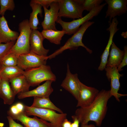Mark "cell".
Returning a JSON list of instances; mask_svg holds the SVG:
<instances>
[{
    "label": "cell",
    "mask_w": 127,
    "mask_h": 127,
    "mask_svg": "<svg viewBox=\"0 0 127 127\" xmlns=\"http://www.w3.org/2000/svg\"><path fill=\"white\" fill-rule=\"evenodd\" d=\"M0 15L2 16L6 11H13L15 5L13 0H0Z\"/></svg>",
    "instance_id": "cell-27"
},
{
    "label": "cell",
    "mask_w": 127,
    "mask_h": 127,
    "mask_svg": "<svg viewBox=\"0 0 127 127\" xmlns=\"http://www.w3.org/2000/svg\"><path fill=\"white\" fill-rule=\"evenodd\" d=\"M53 82L50 80L47 81L43 84L33 90L20 93L17 94L18 98L22 99L31 97H49L53 91L51 86Z\"/></svg>",
    "instance_id": "cell-17"
},
{
    "label": "cell",
    "mask_w": 127,
    "mask_h": 127,
    "mask_svg": "<svg viewBox=\"0 0 127 127\" xmlns=\"http://www.w3.org/2000/svg\"><path fill=\"white\" fill-rule=\"evenodd\" d=\"M4 123H0V127H3L4 126Z\"/></svg>",
    "instance_id": "cell-37"
},
{
    "label": "cell",
    "mask_w": 127,
    "mask_h": 127,
    "mask_svg": "<svg viewBox=\"0 0 127 127\" xmlns=\"http://www.w3.org/2000/svg\"><path fill=\"white\" fill-rule=\"evenodd\" d=\"M8 115L14 119L20 121L25 127H53L52 124L41 119H39L34 116L31 118L27 115L24 110L19 111L16 114H13L7 111Z\"/></svg>",
    "instance_id": "cell-9"
},
{
    "label": "cell",
    "mask_w": 127,
    "mask_h": 127,
    "mask_svg": "<svg viewBox=\"0 0 127 127\" xmlns=\"http://www.w3.org/2000/svg\"><path fill=\"white\" fill-rule=\"evenodd\" d=\"M10 86L16 95L29 91L30 86L24 75L17 76L9 80Z\"/></svg>",
    "instance_id": "cell-21"
},
{
    "label": "cell",
    "mask_w": 127,
    "mask_h": 127,
    "mask_svg": "<svg viewBox=\"0 0 127 127\" xmlns=\"http://www.w3.org/2000/svg\"><path fill=\"white\" fill-rule=\"evenodd\" d=\"M24 71L17 66H0V75L2 79L9 80L12 79L19 76L24 75Z\"/></svg>",
    "instance_id": "cell-23"
},
{
    "label": "cell",
    "mask_w": 127,
    "mask_h": 127,
    "mask_svg": "<svg viewBox=\"0 0 127 127\" xmlns=\"http://www.w3.org/2000/svg\"><path fill=\"white\" fill-rule=\"evenodd\" d=\"M44 38L52 43L60 45L62 38L65 32L64 30H54L52 29L43 30L41 32Z\"/></svg>",
    "instance_id": "cell-25"
},
{
    "label": "cell",
    "mask_w": 127,
    "mask_h": 127,
    "mask_svg": "<svg viewBox=\"0 0 127 127\" xmlns=\"http://www.w3.org/2000/svg\"><path fill=\"white\" fill-rule=\"evenodd\" d=\"M73 122L71 123V127H79V122L75 115L71 116Z\"/></svg>",
    "instance_id": "cell-33"
},
{
    "label": "cell",
    "mask_w": 127,
    "mask_h": 127,
    "mask_svg": "<svg viewBox=\"0 0 127 127\" xmlns=\"http://www.w3.org/2000/svg\"><path fill=\"white\" fill-rule=\"evenodd\" d=\"M67 68L66 76L61 86L71 93L78 101L80 94V81L77 73L72 74L71 73L68 63L67 64Z\"/></svg>",
    "instance_id": "cell-10"
},
{
    "label": "cell",
    "mask_w": 127,
    "mask_h": 127,
    "mask_svg": "<svg viewBox=\"0 0 127 127\" xmlns=\"http://www.w3.org/2000/svg\"><path fill=\"white\" fill-rule=\"evenodd\" d=\"M121 36L124 38H127V31L125 32H123L121 34Z\"/></svg>",
    "instance_id": "cell-36"
},
{
    "label": "cell",
    "mask_w": 127,
    "mask_h": 127,
    "mask_svg": "<svg viewBox=\"0 0 127 127\" xmlns=\"http://www.w3.org/2000/svg\"><path fill=\"white\" fill-rule=\"evenodd\" d=\"M110 48L106 66L117 67L123 59L124 51L117 47L113 41Z\"/></svg>",
    "instance_id": "cell-20"
},
{
    "label": "cell",
    "mask_w": 127,
    "mask_h": 127,
    "mask_svg": "<svg viewBox=\"0 0 127 127\" xmlns=\"http://www.w3.org/2000/svg\"><path fill=\"white\" fill-rule=\"evenodd\" d=\"M81 127H95V126L92 124L81 125Z\"/></svg>",
    "instance_id": "cell-35"
},
{
    "label": "cell",
    "mask_w": 127,
    "mask_h": 127,
    "mask_svg": "<svg viewBox=\"0 0 127 127\" xmlns=\"http://www.w3.org/2000/svg\"><path fill=\"white\" fill-rule=\"evenodd\" d=\"M111 97L110 90H102L89 105L77 109L75 115L81 125L88 124L92 121L97 126H100L107 113V102Z\"/></svg>",
    "instance_id": "cell-1"
},
{
    "label": "cell",
    "mask_w": 127,
    "mask_h": 127,
    "mask_svg": "<svg viewBox=\"0 0 127 127\" xmlns=\"http://www.w3.org/2000/svg\"><path fill=\"white\" fill-rule=\"evenodd\" d=\"M9 124V127H23L21 124L16 123L10 116L7 117Z\"/></svg>",
    "instance_id": "cell-32"
},
{
    "label": "cell",
    "mask_w": 127,
    "mask_h": 127,
    "mask_svg": "<svg viewBox=\"0 0 127 127\" xmlns=\"http://www.w3.org/2000/svg\"><path fill=\"white\" fill-rule=\"evenodd\" d=\"M32 1L38 3L42 7L48 9L52 2L57 1L59 0H32Z\"/></svg>",
    "instance_id": "cell-31"
},
{
    "label": "cell",
    "mask_w": 127,
    "mask_h": 127,
    "mask_svg": "<svg viewBox=\"0 0 127 127\" xmlns=\"http://www.w3.org/2000/svg\"><path fill=\"white\" fill-rule=\"evenodd\" d=\"M34 97L32 107L45 108L57 111L60 113H63L62 111L56 107L50 100L49 97Z\"/></svg>",
    "instance_id": "cell-24"
},
{
    "label": "cell",
    "mask_w": 127,
    "mask_h": 127,
    "mask_svg": "<svg viewBox=\"0 0 127 127\" xmlns=\"http://www.w3.org/2000/svg\"><path fill=\"white\" fill-rule=\"evenodd\" d=\"M106 4V3H104L95 7L81 18L73 20L70 22H66L63 20L61 18L58 17L56 22L60 25L62 28V30L65 32L66 34L68 35L73 34L78 30L80 26L83 24L97 16Z\"/></svg>",
    "instance_id": "cell-6"
},
{
    "label": "cell",
    "mask_w": 127,
    "mask_h": 127,
    "mask_svg": "<svg viewBox=\"0 0 127 127\" xmlns=\"http://www.w3.org/2000/svg\"><path fill=\"white\" fill-rule=\"evenodd\" d=\"M24 75L30 86L38 85L47 80L55 81L56 78L49 65H43L24 71Z\"/></svg>",
    "instance_id": "cell-5"
},
{
    "label": "cell",
    "mask_w": 127,
    "mask_h": 127,
    "mask_svg": "<svg viewBox=\"0 0 127 127\" xmlns=\"http://www.w3.org/2000/svg\"><path fill=\"white\" fill-rule=\"evenodd\" d=\"M94 23V21H88L83 24L78 30L68 39L63 46L48 56V59L50 60L55 58L67 49L76 50L80 46L84 48L90 54H91L92 52V50L84 45L82 42V39L86 30Z\"/></svg>",
    "instance_id": "cell-2"
},
{
    "label": "cell",
    "mask_w": 127,
    "mask_h": 127,
    "mask_svg": "<svg viewBox=\"0 0 127 127\" xmlns=\"http://www.w3.org/2000/svg\"><path fill=\"white\" fill-rule=\"evenodd\" d=\"M60 1L59 0L58 1L52 3L50 5L49 9L43 7L44 17L41 23L43 30H57L56 27V22L58 17Z\"/></svg>",
    "instance_id": "cell-12"
},
{
    "label": "cell",
    "mask_w": 127,
    "mask_h": 127,
    "mask_svg": "<svg viewBox=\"0 0 127 127\" xmlns=\"http://www.w3.org/2000/svg\"><path fill=\"white\" fill-rule=\"evenodd\" d=\"M124 55L123 59L119 65L117 67V69L119 71L122 70V68L127 65V47L125 46L124 47Z\"/></svg>",
    "instance_id": "cell-30"
},
{
    "label": "cell",
    "mask_w": 127,
    "mask_h": 127,
    "mask_svg": "<svg viewBox=\"0 0 127 127\" xmlns=\"http://www.w3.org/2000/svg\"><path fill=\"white\" fill-rule=\"evenodd\" d=\"M24 111L28 116L34 115L49 122L53 127H62V123L67 118V115L65 113H57L52 110L33 107L25 105H24Z\"/></svg>",
    "instance_id": "cell-4"
},
{
    "label": "cell",
    "mask_w": 127,
    "mask_h": 127,
    "mask_svg": "<svg viewBox=\"0 0 127 127\" xmlns=\"http://www.w3.org/2000/svg\"><path fill=\"white\" fill-rule=\"evenodd\" d=\"M16 41H12L6 43H0V62L9 52Z\"/></svg>",
    "instance_id": "cell-28"
},
{
    "label": "cell",
    "mask_w": 127,
    "mask_h": 127,
    "mask_svg": "<svg viewBox=\"0 0 127 127\" xmlns=\"http://www.w3.org/2000/svg\"><path fill=\"white\" fill-rule=\"evenodd\" d=\"M45 39L41 32L37 30H32L30 39V51L40 56H47L49 50L44 47L43 42Z\"/></svg>",
    "instance_id": "cell-16"
},
{
    "label": "cell",
    "mask_w": 127,
    "mask_h": 127,
    "mask_svg": "<svg viewBox=\"0 0 127 127\" xmlns=\"http://www.w3.org/2000/svg\"><path fill=\"white\" fill-rule=\"evenodd\" d=\"M80 94L76 107H84L90 104L99 92L97 89L87 86L80 82Z\"/></svg>",
    "instance_id": "cell-13"
},
{
    "label": "cell",
    "mask_w": 127,
    "mask_h": 127,
    "mask_svg": "<svg viewBox=\"0 0 127 127\" xmlns=\"http://www.w3.org/2000/svg\"><path fill=\"white\" fill-rule=\"evenodd\" d=\"M9 80L2 79L0 84V97L4 104L10 105L14 102L15 95L9 84Z\"/></svg>",
    "instance_id": "cell-19"
},
{
    "label": "cell",
    "mask_w": 127,
    "mask_h": 127,
    "mask_svg": "<svg viewBox=\"0 0 127 127\" xmlns=\"http://www.w3.org/2000/svg\"><path fill=\"white\" fill-rule=\"evenodd\" d=\"M108 4L106 12V18L109 17V23L115 17L121 16L127 11V0H105Z\"/></svg>",
    "instance_id": "cell-14"
},
{
    "label": "cell",
    "mask_w": 127,
    "mask_h": 127,
    "mask_svg": "<svg viewBox=\"0 0 127 127\" xmlns=\"http://www.w3.org/2000/svg\"><path fill=\"white\" fill-rule=\"evenodd\" d=\"M104 69L107 79L109 81H111V88L110 90V95L111 96H113L117 101L119 102L120 97L127 95L118 92L120 86L119 79L123 76V75L119 73L116 67L106 66Z\"/></svg>",
    "instance_id": "cell-11"
},
{
    "label": "cell",
    "mask_w": 127,
    "mask_h": 127,
    "mask_svg": "<svg viewBox=\"0 0 127 127\" xmlns=\"http://www.w3.org/2000/svg\"><path fill=\"white\" fill-rule=\"evenodd\" d=\"M18 56L9 52L0 62V66L8 67L17 66Z\"/></svg>",
    "instance_id": "cell-26"
},
{
    "label": "cell",
    "mask_w": 127,
    "mask_h": 127,
    "mask_svg": "<svg viewBox=\"0 0 127 127\" xmlns=\"http://www.w3.org/2000/svg\"><path fill=\"white\" fill-rule=\"evenodd\" d=\"M19 35L18 32L9 28L4 16H0V43L16 41Z\"/></svg>",
    "instance_id": "cell-18"
},
{
    "label": "cell",
    "mask_w": 127,
    "mask_h": 127,
    "mask_svg": "<svg viewBox=\"0 0 127 127\" xmlns=\"http://www.w3.org/2000/svg\"><path fill=\"white\" fill-rule=\"evenodd\" d=\"M48 59V56H40L30 51L28 53L19 56L17 66L25 71L46 65Z\"/></svg>",
    "instance_id": "cell-8"
},
{
    "label": "cell",
    "mask_w": 127,
    "mask_h": 127,
    "mask_svg": "<svg viewBox=\"0 0 127 127\" xmlns=\"http://www.w3.org/2000/svg\"><path fill=\"white\" fill-rule=\"evenodd\" d=\"M71 123L66 118L63 121L62 125V127H71Z\"/></svg>",
    "instance_id": "cell-34"
},
{
    "label": "cell",
    "mask_w": 127,
    "mask_h": 127,
    "mask_svg": "<svg viewBox=\"0 0 127 127\" xmlns=\"http://www.w3.org/2000/svg\"><path fill=\"white\" fill-rule=\"evenodd\" d=\"M83 0H60L58 17L73 19L82 17Z\"/></svg>",
    "instance_id": "cell-7"
},
{
    "label": "cell",
    "mask_w": 127,
    "mask_h": 127,
    "mask_svg": "<svg viewBox=\"0 0 127 127\" xmlns=\"http://www.w3.org/2000/svg\"><path fill=\"white\" fill-rule=\"evenodd\" d=\"M30 5L32 10L29 20L31 28L32 30H37L38 28V25L39 24L38 15L39 14L40 16L42 17V6L40 4L31 0Z\"/></svg>",
    "instance_id": "cell-22"
},
{
    "label": "cell",
    "mask_w": 127,
    "mask_h": 127,
    "mask_svg": "<svg viewBox=\"0 0 127 127\" xmlns=\"http://www.w3.org/2000/svg\"><path fill=\"white\" fill-rule=\"evenodd\" d=\"M18 25L20 34L16 41L9 52L13 53L18 56L21 54L29 52L30 39L32 31L28 19L23 20Z\"/></svg>",
    "instance_id": "cell-3"
},
{
    "label": "cell",
    "mask_w": 127,
    "mask_h": 127,
    "mask_svg": "<svg viewBox=\"0 0 127 127\" xmlns=\"http://www.w3.org/2000/svg\"><path fill=\"white\" fill-rule=\"evenodd\" d=\"M103 0H83V5L84 10L89 12L95 7L101 5Z\"/></svg>",
    "instance_id": "cell-29"
},
{
    "label": "cell",
    "mask_w": 127,
    "mask_h": 127,
    "mask_svg": "<svg viewBox=\"0 0 127 127\" xmlns=\"http://www.w3.org/2000/svg\"><path fill=\"white\" fill-rule=\"evenodd\" d=\"M118 23V21L116 17L113 19L111 22L109 23V26L107 30L109 32V38L107 45L101 56V62L98 68L99 70L103 71L106 67L110 49L113 42L114 36L119 30L117 28Z\"/></svg>",
    "instance_id": "cell-15"
},
{
    "label": "cell",
    "mask_w": 127,
    "mask_h": 127,
    "mask_svg": "<svg viewBox=\"0 0 127 127\" xmlns=\"http://www.w3.org/2000/svg\"><path fill=\"white\" fill-rule=\"evenodd\" d=\"M1 79H1V77L0 76V83L1 82Z\"/></svg>",
    "instance_id": "cell-38"
}]
</instances>
